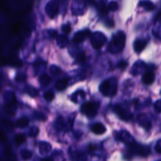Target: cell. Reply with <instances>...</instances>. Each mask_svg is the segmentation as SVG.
Segmentation results:
<instances>
[{"mask_svg": "<svg viewBox=\"0 0 161 161\" xmlns=\"http://www.w3.org/2000/svg\"><path fill=\"white\" fill-rule=\"evenodd\" d=\"M156 151H157V153H161V141H160V142H158V143H157V145H156Z\"/></svg>", "mask_w": 161, "mask_h": 161, "instance_id": "7402d4cb", "label": "cell"}, {"mask_svg": "<svg viewBox=\"0 0 161 161\" xmlns=\"http://www.w3.org/2000/svg\"><path fill=\"white\" fill-rule=\"evenodd\" d=\"M68 80L67 79H62L57 81L56 83V89L57 91H62V90L65 89L66 87L68 86Z\"/></svg>", "mask_w": 161, "mask_h": 161, "instance_id": "ba28073f", "label": "cell"}, {"mask_svg": "<svg viewBox=\"0 0 161 161\" xmlns=\"http://www.w3.org/2000/svg\"><path fill=\"white\" fill-rule=\"evenodd\" d=\"M109 9H110V10H112V11L116 10H117V5H116V2H111L110 5H109Z\"/></svg>", "mask_w": 161, "mask_h": 161, "instance_id": "ffe728a7", "label": "cell"}, {"mask_svg": "<svg viewBox=\"0 0 161 161\" xmlns=\"http://www.w3.org/2000/svg\"><path fill=\"white\" fill-rule=\"evenodd\" d=\"M21 156L23 157L24 160H28L29 158H31L32 157V153L28 150H23L21 152Z\"/></svg>", "mask_w": 161, "mask_h": 161, "instance_id": "5bb4252c", "label": "cell"}, {"mask_svg": "<svg viewBox=\"0 0 161 161\" xmlns=\"http://www.w3.org/2000/svg\"><path fill=\"white\" fill-rule=\"evenodd\" d=\"M84 60H85L84 53H80V54H79L78 57H77V62H83Z\"/></svg>", "mask_w": 161, "mask_h": 161, "instance_id": "44dd1931", "label": "cell"}, {"mask_svg": "<svg viewBox=\"0 0 161 161\" xmlns=\"http://www.w3.org/2000/svg\"><path fill=\"white\" fill-rule=\"evenodd\" d=\"M21 27H22V25H21V23H16L12 26L11 31H12L13 34H17V33H19L21 32Z\"/></svg>", "mask_w": 161, "mask_h": 161, "instance_id": "7c38bea8", "label": "cell"}, {"mask_svg": "<svg viewBox=\"0 0 161 161\" xmlns=\"http://www.w3.org/2000/svg\"><path fill=\"white\" fill-rule=\"evenodd\" d=\"M62 30H63L64 32H65V33H68V32H70L71 31V26L69 24H65V25H64L62 27Z\"/></svg>", "mask_w": 161, "mask_h": 161, "instance_id": "ac0fdd59", "label": "cell"}, {"mask_svg": "<svg viewBox=\"0 0 161 161\" xmlns=\"http://www.w3.org/2000/svg\"><path fill=\"white\" fill-rule=\"evenodd\" d=\"M155 76L152 72H146L142 76V82L145 85H150L154 82Z\"/></svg>", "mask_w": 161, "mask_h": 161, "instance_id": "3957f363", "label": "cell"}, {"mask_svg": "<svg viewBox=\"0 0 161 161\" xmlns=\"http://www.w3.org/2000/svg\"><path fill=\"white\" fill-rule=\"evenodd\" d=\"M127 66V63L126 62H119V65H118V67H119V68H120V69H122V70H124V69H126Z\"/></svg>", "mask_w": 161, "mask_h": 161, "instance_id": "2e32d148", "label": "cell"}, {"mask_svg": "<svg viewBox=\"0 0 161 161\" xmlns=\"http://www.w3.org/2000/svg\"><path fill=\"white\" fill-rule=\"evenodd\" d=\"M81 111L87 116L93 117L97 115L98 106L92 102H87L83 105L82 108H81Z\"/></svg>", "mask_w": 161, "mask_h": 161, "instance_id": "6da1fadb", "label": "cell"}, {"mask_svg": "<svg viewBox=\"0 0 161 161\" xmlns=\"http://www.w3.org/2000/svg\"><path fill=\"white\" fill-rule=\"evenodd\" d=\"M7 140V135L3 131H0V142H5Z\"/></svg>", "mask_w": 161, "mask_h": 161, "instance_id": "d6986e66", "label": "cell"}, {"mask_svg": "<svg viewBox=\"0 0 161 161\" xmlns=\"http://www.w3.org/2000/svg\"><path fill=\"white\" fill-rule=\"evenodd\" d=\"M16 125L20 128H24V127H28V119H26V118H21L17 121Z\"/></svg>", "mask_w": 161, "mask_h": 161, "instance_id": "8fae6325", "label": "cell"}, {"mask_svg": "<svg viewBox=\"0 0 161 161\" xmlns=\"http://www.w3.org/2000/svg\"><path fill=\"white\" fill-rule=\"evenodd\" d=\"M106 41V38L104 36L103 34H101V36L99 37V39H96L95 38L92 37V39H91V43H92V46H93L94 48L98 49L102 47L104 44V42Z\"/></svg>", "mask_w": 161, "mask_h": 161, "instance_id": "7a4b0ae2", "label": "cell"}, {"mask_svg": "<svg viewBox=\"0 0 161 161\" xmlns=\"http://www.w3.org/2000/svg\"><path fill=\"white\" fill-rule=\"evenodd\" d=\"M145 46H146V41L142 40V39L136 40L134 43V50H135L136 53L142 52L145 47Z\"/></svg>", "mask_w": 161, "mask_h": 161, "instance_id": "5b68a950", "label": "cell"}, {"mask_svg": "<svg viewBox=\"0 0 161 161\" xmlns=\"http://www.w3.org/2000/svg\"><path fill=\"white\" fill-rule=\"evenodd\" d=\"M26 137L22 134H18L15 136L14 142L17 145H22L24 142H25Z\"/></svg>", "mask_w": 161, "mask_h": 161, "instance_id": "30bf717a", "label": "cell"}, {"mask_svg": "<svg viewBox=\"0 0 161 161\" xmlns=\"http://www.w3.org/2000/svg\"><path fill=\"white\" fill-rule=\"evenodd\" d=\"M11 64L13 66H16V67H21L22 65V63L19 60H15V61H11Z\"/></svg>", "mask_w": 161, "mask_h": 161, "instance_id": "e0dca14e", "label": "cell"}, {"mask_svg": "<svg viewBox=\"0 0 161 161\" xmlns=\"http://www.w3.org/2000/svg\"><path fill=\"white\" fill-rule=\"evenodd\" d=\"M54 98V93L52 91H48L44 94V99L47 102H51Z\"/></svg>", "mask_w": 161, "mask_h": 161, "instance_id": "4fadbf2b", "label": "cell"}, {"mask_svg": "<svg viewBox=\"0 0 161 161\" xmlns=\"http://www.w3.org/2000/svg\"><path fill=\"white\" fill-rule=\"evenodd\" d=\"M92 131L96 134H102L106 131V128L102 123H96L92 127Z\"/></svg>", "mask_w": 161, "mask_h": 161, "instance_id": "8992f818", "label": "cell"}, {"mask_svg": "<svg viewBox=\"0 0 161 161\" xmlns=\"http://www.w3.org/2000/svg\"><path fill=\"white\" fill-rule=\"evenodd\" d=\"M9 63V60L5 56H0V66L7 65Z\"/></svg>", "mask_w": 161, "mask_h": 161, "instance_id": "9a60e30c", "label": "cell"}, {"mask_svg": "<svg viewBox=\"0 0 161 161\" xmlns=\"http://www.w3.org/2000/svg\"><path fill=\"white\" fill-rule=\"evenodd\" d=\"M89 35H90L89 31L78 32V33H76V36H75V38L73 40H74L75 42H82V41L84 40L85 39H86V37H87Z\"/></svg>", "mask_w": 161, "mask_h": 161, "instance_id": "52a82bcc", "label": "cell"}, {"mask_svg": "<svg viewBox=\"0 0 161 161\" xmlns=\"http://www.w3.org/2000/svg\"><path fill=\"white\" fill-rule=\"evenodd\" d=\"M100 91H101V93H102L103 95H109L111 91L110 83H109L108 81H105V82H103V83L101 84V86H100Z\"/></svg>", "mask_w": 161, "mask_h": 161, "instance_id": "277c9868", "label": "cell"}, {"mask_svg": "<svg viewBox=\"0 0 161 161\" xmlns=\"http://www.w3.org/2000/svg\"><path fill=\"white\" fill-rule=\"evenodd\" d=\"M51 82V78L47 74H43L39 78V83L43 87H47L48 85Z\"/></svg>", "mask_w": 161, "mask_h": 161, "instance_id": "9c48e42d", "label": "cell"}, {"mask_svg": "<svg viewBox=\"0 0 161 161\" xmlns=\"http://www.w3.org/2000/svg\"><path fill=\"white\" fill-rule=\"evenodd\" d=\"M42 161H53V160L51 159L50 157H47V158H45V159L42 160Z\"/></svg>", "mask_w": 161, "mask_h": 161, "instance_id": "603a6c76", "label": "cell"}]
</instances>
